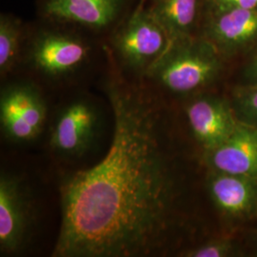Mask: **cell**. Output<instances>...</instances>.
<instances>
[{
    "label": "cell",
    "mask_w": 257,
    "mask_h": 257,
    "mask_svg": "<svg viewBox=\"0 0 257 257\" xmlns=\"http://www.w3.org/2000/svg\"><path fill=\"white\" fill-rule=\"evenodd\" d=\"M105 92L113 117L110 148L62 184L52 256H155L175 228L178 184L154 96L116 75Z\"/></svg>",
    "instance_id": "cell-1"
},
{
    "label": "cell",
    "mask_w": 257,
    "mask_h": 257,
    "mask_svg": "<svg viewBox=\"0 0 257 257\" xmlns=\"http://www.w3.org/2000/svg\"><path fill=\"white\" fill-rule=\"evenodd\" d=\"M220 55L201 36L179 39L171 43L144 76L174 93L197 92L213 82L220 74Z\"/></svg>",
    "instance_id": "cell-2"
},
{
    "label": "cell",
    "mask_w": 257,
    "mask_h": 257,
    "mask_svg": "<svg viewBox=\"0 0 257 257\" xmlns=\"http://www.w3.org/2000/svg\"><path fill=\"white\" fill-rule=\"evenodd\" d=\"M110 42L122 66L142 76L171 45L170 37L150 8H138L130 15L115 29Z\"/></svg>",
    "instance_id": "cell-3"
},
{
    "label": "cell",
    "mask_w": 257,
    "mask_h": 257,
    "mask_svg": "<svg viewBox=\"0 0 257 257\" xmlns=\"http://www.w3.org/2000/svg\"><path fill=\"white\" fill-rule=\"evenodd\" d=\"M91 56V46L80 35L60 28L42 29L31 40L28 58L38 74L51 80L80 71Z\"/></svg>",
    "instance_id": "cell-4"
},
{
    "label": "cell",
    "mask_w": 257,
    "mask_h": 257,
    "mask_svg": "<svg viewBox=\"0 0 257 257\" xmlns=\"http://www.w3.org/2000/svg\"><path fill=\"white\" fill-rule=\"evenodd\" d=\"M46 119V102L34 85L14 83L1 91L0 124L10 141L28 143L37 139Z\"/></svg>",
    "instance_id": "cell-5"
},
{
    "label": "cell",
    "mask_w": 257,
    "mask_h": 257,
    "mask_svg": "<svg viewBox=\"0 0 257 257\" xmlns=\"http://www.w3.org/2000/svg\"><path fill=\"white\" fill-rule=\"evenodd\" d=\"M34 208L27 188L19 177L2 172L0 176V251L12 255L27 244Z\"/></svg>",
    "instance_id": "cell-6"
},
{
    "label": "cell",
    "mask_w": 257,
    "mask_h": 257,
    "mask_svg": "<svg viewBox=\"0 0 257 257\" xmlns=\"http://www.w3.org/2000/svg\"><path fill=\"white\" fill-rule=\"evenodd\" d=\"M99 113L95 105L86 98L69 102L55 117L50 137L51 147L66 157L80 156L95 138Z\"/></svg>",
    "instance_id": "cell-7"
},
{
    "label": "cell",
    "mask_w": 257,
    "mask_h": 257,
    "mask_svg": "<svg viewBox=\"0 0 257 257\" xmlns=\"http://www.w3.org/2000/svg\"><path fill=\"white\" fill-rule=\"evenodd\" d=\"M201 37L220 55H230L257 42V9L205 11Z\"/></svg>",
    "instance_id": "cell-8"
},
{
    "label": "cell",
    "mask_w": 257,
    "mask_h": 257,
    "mask_svg": "<svg viewBox=\"0 0 257 257\" xmlns=\"http://www.w3.org/2000/svg\"><path fill=\"white\" fill-rule=\"evenodd\" d=\"M186 112L193 137L208 152L223 144L238 125L228 103L215 96L194 98Z\"/></svg>",
    "instance_id": "cell-9"
},
{
    "label": "cell",
    "mask_w": 257,
    "mask_h": 257,
    "mask_svg": "<svg viewBox=\"0 0 257 257\" xmlns=\"http://www.w3.org/2000/svg\"><path fill=\"white\" fill-rule=\"evenodd\" d=\"M125 0H46L44 15L57 22L92 31H103L115 23Z\"/></svg>",
    "instance_id": "cell-10"
},
{
    "label": "cell",
    "mask_w": 257,
    "mask_h": 257,
    "mask_svg": "<svg viewBox=\"0 0 257 257\" xmlns=\"http://www.w3.org/2000/svg\"><path fill=\"white\" fill-rule=\"evenodd\" d=\"M208 153L215 172L257 177L256 126L238 123L230 138Z\"/></svg>",
    "instance_id": "cell-11"
},
{
    "label": "cell",
    "mask_w": 257,
    "mask_h": 257,
    "mask_svg": "<svg viewBox=\"0 0 257 257\" xmlns=\"http://www.w3.org/2000/svg\"><path fill=\"white\" fill-rule=\"evenodd\" d=\"M208 188L212 201L227 214H248L257 208V177L215 172Z\"/></svg>",
    "instance_id": "cell-12"
},
{
    "label": "cell",
    "mask_w": 257,
    "mask_h": 257,
    "mask_svg": "<svg viewBox=\"0 0 257 257\" xmlns=\"http://www.w3.org/2000/svg\"><path fill=\"white\" fill-rule=\"evenodd\" d=\"M150 10L165 30L172 43L194 37L200 30L205 0H153Z\"/></svg>",
    "instance_id": "cell-13"
},
{
    "label": "cell",
    "mask_w": 257,
    "mask_h": 257,
    "mask_svg": "<svg viewBox=\"0 0 257 257\" xmlns=\"http://www.w3.org/2000/svg\"><path fill=\"white\" fill-rule=\"evenodd\" d=\"M23 40V28L19 19L2 15L0 18V74L11 73L18 61Z\"/></svg>",
    "instance_id": "cell-14"
},
{
    "label": "cell",
    "mask_w": 257,
    "mask_h": 257,
    "mask_svg": "<svg viewBox=\"0 0 257 257\" xmlns=\"http://www.w3.org/2000/svg\"><path fill=\"white\" fill-rule=\"evenodd\" d=\"M232 246L227 241H211L197 248L186 251L188 257H223L228 256L231 252Z\"/></svg>",
    "instance_id": "cell-15"
},
{
    "label": "cell",
    "mask_w": 257,
    "mask_h": 257,
    "mask_svg": "<svg viewBox=\"0 0 257 257\" xmlns=\"http://www.w3.org/2000/svg\"><path fill=\"white\" fill-rule=\"evenodd\" d=\"M257 9V0H205V11Z\"/></svg>",
    "instance_id": "cell-16"
},
{
    "label": "cell",
    "mask_w": 257,
    "mask_h": 257,
    "mask_svg": "<svg viewBox=\"0 0 257 257\" xmlns=\"http://www.w3.org/2000/svg\"><path fill=\"white\" fill-rule=\"evenodd\" d=\"M240 100L257 120V83L240 91Z\"/></svg>",
    "instance_id": "cell-17"
},
{
    "label": "cell",
    "mask_w": 257,
    "mask_h": 257,
    "mask_svg": "<svg viewBox=\"0 0 257 257\" xmlns=\"http://www.w3.org/2000/svg\"><path fill=\"white\" fill-rule=\"evenodd\" d=\"M250 74L252 76V78L255 79L257 83V55H255L251 66H250Z\"/></svg>",
    "instance_id": "cell-18"
}]
</instances>
